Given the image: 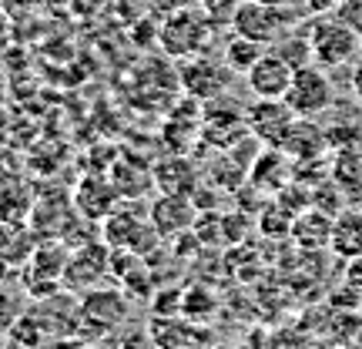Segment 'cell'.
Listing matches in <instances>:
<instances>
[{"mask_svg": "<svg viewBox=\"0 0 362 349\" xmlns=\"http://www.w3.org/2000/svg\"><path fill=\"white\" fill-rule=\"evenodd\" d=\"M309 40H312V57H315V64L329 67V71L349 67L352 61L362 57V38L349 24H342L336 13L312 17Z\"/></svg>", "mask_w": 362, "mask_h": 349, "instance_id": "1", "label": "cell"}, {"mask_svg": "<svg viewBox=\"0 0 362 349\" xmlns=\"http://www.w3.org/2000/svg\"><path fill=\"white\" fill-rule=\"evenodd\" d=\"M131 316V302L124 289L94 285L81 296V326L74 339H104L111 329L124 326Z\"/></svg>", "mask_w": 362, "mask_h": 349, "instance_id": "2", "label": "cell"}, {"mask_svg": "<svg viewBox=\"0 0 362 349\" xmlns=\"http://www.w3.org/2000/svg\"><path fill=\"white\" fill-rule=\"evenodd\" d=\"M285 104L298 118H322L325 111H332L336 88H332V78H329V67H322V64L296 67L292 84L285 91Z\"/></svg>", "mask_w": 362, "mask_h": 349, "instance_id": "3", "label": "cell"}, {"mask_svg": "<svg viewBox=\"0 0 362 349\" xmlns=\"http://www.w3.org/2000/svg\"><path fill=\"white\" fill-rule=\"evenodd\" d=\"M296 21L298 13L292 7H272V4H262V0H242V7H238L232 21V30L272 47V44H279L288 34V27Z\"/></svg>", "mask_w": 362, "mask_h": 349, "instance_id": "4", "label": "cell"}, {"mask_svg": "<svg viewBox=\"0 0 362 349\" xmlns=\"http://www.w3.org/2000/svg\"><path fill=\"white\" fill-rule=\"evenodd\" d=\"M211 21L208 17H202V13L194 11H175L161 24V30H158V38H161V47H165V54L168 57H175V61H181V57H192V54H202L205 51L208 38H211Z\"/></svg>", "mask_w": 362, "mask_h": 349, "instance_id": "5", "label": "cell"}, {"mask_svg": "<svg viewBox=\"0 0 362 349\" xmlns=\"http://www.w3.org/2000/svg\"><path fill=\"white\" fill-rule=\"evenodd\" d=\"M178 81L192 98L208 104L215 98H225V91L232 84V71H228L225 61H215V57H205V54H192V57H181Z\"/></svg>", "mask_w": 362, "mask_h": 349, "instance_id": "6", "label": "cell"}, {"mask_svg": "<svg viewBox=\"0 0 362 349\" xmlns=\"http://www.w3.org/2000/svg\"><path fill=\"white\" fill-rule=\"evenodd\" d=\"M245 121H248V131H252L262 144L285 148L298 115L285 104V98H255V104L245 111Z\"/></svg>", "mask_w": 362, "mask_h": 349, "instance_id": "7", "label": "cell"}, {"mask_svg": "<svg viewBox=\"0 0 362 349\" xmlns=\"http://www.w3.org/2000/svg\"><path fill=\"white\" fill-rule=\"evenodd\" d=\"M111 275V246L107 242H84L71 252L67 259V269H64V289L84 296L88 289L101 285L104 279Z\"/></svg>", "mask_w": 362, "mask_h": 349, "instance_id": "8", "label": "cell"}, {"mask_svg": "<svg viewBox=\"0 0 362 349\" xmlns=\"http://www.w3.org/2000/svg\"><path fill=\"white\" fill-rule=\"evenodd\" d=\"M198 212H202V208L194 205V195L161 192L155 202L148 205V219H151V225L158 229V235L168 242V239H178V235L192 232Z\"/></svg>", "mask_w": 362, "mask_h": 349, "instance_id": "9", "label": "cell"}, {"mask_svg": "<svg viewBox=\"0 0 362 349\" xmlns=\"http://www.w3.org/2000/svg\"><path fill=\"white\" fill-rule=\"evenodd\" d=\"M248 131V121H245V111H238L235 104L221 101H208V108L202 111V144H211L218 151H228L242 135Z\"/></svg>", "mask_w": 362, "mask_h": 349, "instance_id": "10", "label": "cell"}, {"mask_svg": "<svg viewBox=\"0 0 362 349\" xmlns=\"http://www.w3.org/2000/svg\"><path fill=\"white\" fill-rule=\"evenodd\" d=\"M292 74H296V67L288 64L275 47H269L245 74V84L255 98H285V91L292 84Z\"/></svg>", "mask_w": 362, "mask_h": 349, "instance_id": "11", "label": "cell"}, {"mask_svg": "<svg viewBox=\"0 0 362 349\" xmlns=\"http://www.w3.org/2000/svg\"><path fill=\"white\" fill-rule=\"evenodd\" d=\"M292 158L285 155L282 148H262L259 158L252 161V168H248V181L259 188L262 195H275V192H282L285 185L292 181Z\"/></svg>", "mask_w": 362, "mask_h": 349, "instance_id": "12", "label": "cell"}, {"mask_svg": "<svg viewBox=\"0 0 362 349\" xmlns=\"http://www.w3.org/2000/svg\"><path fill=\"white\" fill-rule=\"evenodd\" d=\"M117 205V192L107 175H84L74 192V208L88 222H104V215Z\"/></svg>", "mask_w": 362, "mask_h": 349, "instance_id": "13", "label": "cell"}, {"mask_svg": "<svg viewBox=\"0 0 362 349\" xmlns=\"http://www.w3.org/2000/svg\"><path fill=\"white\" fill-rule=\"evenodd\" d=\"M107 178L115 185L117 198H144L148 188H155V171H151V165H144L141 158H131V155H124L121 161H111Z\"/></svg>", "mask_w": 362, "mask_h": 349, "instance_id": "14", "label": "cell"}, {"mask_svg": "<svg viewBox=\"0 0 362 349\" xmlns=\"http://www.w3.org/2000/svg\"><path fill=\"white\" fill-rule=\"evenodd\" d=\"M155 171V188L158 192H171V195H194L202 185V171L192 165V158L185 155H171L165 161L151 165Z\"/></svg>", "mask_w": 362, "mask_h": 349, "instance_id": "15", "label": "cell"}, {"mask_svg": "<svg viewBox=\"0 0 362 349\" xmlns=\"http://www.w3.org/2000/svg\"><path fill=\"white\" fill-rule=\"evenodd\" d=\"M329 239H332V215H325L322 208L312 205L296 215V222H292V242L302 252H322V248H329Z\"/></svg>", "mask_w": 362, "mask_h": 349, "instance_id": "16", "label": "cell"}, {"mask_svg": "<svg viewBox=\"0 0 362 349\" xmlns=\"http://www.w3.org/2000/svg\"><path fill=\"white\" fill-rule=\"evenodd\" d=\"M202 323L194 319H181L178 316H155L151 326H148V339L155 346H168V349H178V346H192L198 339H208L205 329H198Z\"/></svg>", "mask_w": 362, "mask_h": 349, "instance_id": "17", "label": "cell"}, {"mask_svg": "<svg viewBox=\"0 0 362 349\" xmlns=\"http://www.w3.org/2000/svg\"><path fill=\"white\" fill-rule=\"evenodd\" d=\"M329 248L339 259H362V208L346 205L332 219V239H329Z\"/></svg>", "mask_w": 362, "mask_h": 349, "instance_id": "18", "label": "cell"}, {"mask_svg": "<svg viewBox=\"0 0 362 349\" xmlns=\"http://www.w3.org/2000/svg\"><path fill=\"white\" fill-rule=\"evenodd\" d=\"M37 248V232L30 229V222H0V259L11 269L27 265V259Z\"/></svg>", "mask_w": 362, "mask_h": 349, "instance_id": "19", "label": "cell"}, {"mask_svg": "<svg viewBox=\"0 0 362 349\" xmlns=\"http://www.w3.org/2000/svg\"><path fill=\"white\" fill-rule=\"evenodd\" d=\"M329 178L346 192L349 202H362V148H346V151H332V165H329Z\"/></svg>", "mask_w": 362, "mask_h": 349, "instance_id": "20", "label": "cell"}, {"mask_svg": "<svg viewBox=\"0 0 362 349\" xmlns=\"http://www.w3.org/2000/svg\"><path fill=\"white\" fill-rule=\"evenodd\" d=\"M269 51V44H262V40H252V38H242V34H235L228 44H225V51H221V61L228 64L232 74H242L245 78L252 64L259 61L262 54Z\"/></svg>", "mask_w": 362, "mask_h": 349, "instance_id": "21", "label": "cell"}, {"mask_svg": "<svg viewBox=\"0 0 362 349\" xmlns=\"http://www.w3.org/2000/svg\"><path fill=\"white\" fill-rule=\"evenodd\" d=\"M272 47H275V51L282 54V57H285V61H288L292 67L315 64V57H312V40H309V30H305L302 38H298L296 30H288V34H285V38L279 40V44H272Z\"/></svg>", "mask_w": 362, "mask_h": 349, "instance_id": "22", "label": "cell"}, {"mask_svg": "<svg viewBox=\"0 0 362 349\" xmlns=\"http://www.w3.org/2000/svg\"><path fill=\"white\" fill-rule=\"evenodd\" d=\"M24 289H13V285L0 282V339H7L11 326L21 319V312L27 309L24 306Z\"/></svg>", "mask_w": 362, "mask_h": 349, "instance_id": "23", "label": "cell"}, {"mask_svg": "<svg viewBox=\"0 0 362 349\" xmlns=\"http://www.w3.org/2000/svg\"><path fill=\"white\" fill-rule=\"evenodd\" d=\"M30 198L21 185H7L0 188V222H24L30 215Z\"/></svg>", "mask_w": 362, "mask_h": 349, "instance_id": "24", "label": "cell"}, {"mask_svg": "<svg viewBox=\"0 0 362 349\" xmlns=\"http://www.w3.org/2000/svg\"><path fill=\"white\" fill-rule=\"evenodd\" d=\"M7 343H13V346H40V343H47V336H44V329H40L37 319L30 316V309H24L21 319L11 326Z\"/></svg>", "mask_w": 362, "mask_h": 349, "instance_id": "25", "label": "cell"}, {"mask_svg": "<svg viewBox=\"0 0 362 349\" xmlns=\"http://www.w3.org/2000/svg\"><path fill=\"white\" fill-rule=\"evenodd\" d=\"M238 7H242V0H202V13L215 27H232Z\"/></svg>", "mask_w": 362, "mask_h": 349, "instance_id": "26", "label": "cell"}, {"mask_svg": "<svg viewBox=\"0 0 362 349\" xmlns=\"http://www.w3.org/2000/svg\"><path fill=\"white\" fill-rule=\"evenodd\" d=\"M211 312H215V296H211L208 289H188V292H185V309H181V316L205 319Z\"/></svg>", "mask_w": 362, "mask_h": 349, "instance_id": "27", "label": "cell"}, {"mask_svg": "<svg viewBox=\"0 0 362 349\" xmlns=\"http://www.w3.org/2000/svg\"><path fill=\"white\" fill-rule=\"evenodd\" d=\"M151 306H155V316H178L185 309V296L181 289H155Z\"/></svg>", "mask_w": 362, "mask_h": 349, "instance_id": "28", "label": "cell"}, {"mask_svg": "<svg viewBox=\"0 0 362 349\" xmlns=\"http://www.w3.org/2000/svg\"><path fill=\"white\" fill-rule=\"evenodd\" d=\"M242 232H252V222L245 219V212H228V215H221V235H225V242L228 246H238L242 242Z\"/></svg>", "mask_w": 362, "mask_h": 349, "instance_id": "29", "label": "cell"}, {"mask_svg": "<svg viewBox=\"0 0 362 349\" xmlns=\"http://www.w3.org/2000/svg\"><path fill=\"white\" fill-rule=\"evenodd\" d=\"M336 17L342 21V24H349L352 30L362 38V0H339Z\"/></svg>", "mask_w": 362, "mask_h": 349, "instance_id": "30", "label": "cell"}, {"mask_svg": "<svg viewBox=\"0 0 362 349\" xmlns=\"http://www.w3.org/2000/svg\"><path fill=\"white\" fill-rule=\"evenodd\" d=\"M339 0H305V13L312 17H325V13H336Z\"/></svg>", "mask_w": 362, "mask_h": 349, "instance_id": "31", "label": "cell"}, {"mask_svg": "<svg viewBox=\"0 0 362 349\" xmlns=\"http://www.w3.org/2000/svg\"><path fill=\"white\" fill-rule=\"evenodd\" d=\"M352 91H356V98L362 101V57H359V64H356V71H352Z\"/></svg>", "mask_w": 362, "mask_h": 349, "instance_id": "32", "label": "cell"}, {"mask_svg": "<svg viewBox=\"0 0 362 349\" xmlns=\"http://www.w3.org/2000/svg\"><path fill=\"white\" fill-rule=\"evenodd\" d=\"M262 4H272V7H296V0H262Z\"/></svg>", "mask_w": 362, "mask_h": 349, "instance_id": "33", "label": "cell"}, {"mask_svg": "<svg viewBox=\"0 0 362 349\" xmlns=\"http://www.w3.org/2000/svg\"><path fill=\"white\" fill-rule=\"evenodd\" d=\"M7 275H11V265H7V262L0 259V282H7Z\"/></svg>", "mask_w": 362, "mask_h": 349, "instance_id": "34", "label": "cell"}]
</instances>
